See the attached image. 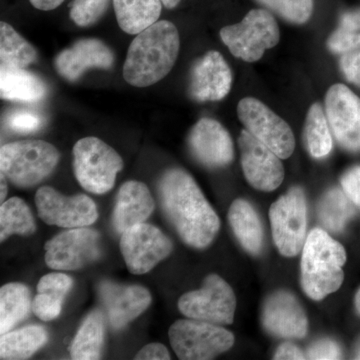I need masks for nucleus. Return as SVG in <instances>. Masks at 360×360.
Segmentation results:
<instances>
[{"label":"nucleus","instance_id":"f257e3e1","mask_svg":"<svg viewBox=\"0 0 360 360\" xmlns=\"http://www.w3.org/2000/svg\"><path fill=\"white\" fill-rule=\"evenodd\" d=\"M163 212L180 238L191 248H207L220 229V220L200 187L184 170H167L160 180Z\"/></svg>","mask_w":360,"mask_h":360},{"label":"nucleus","instance_id":"f03ea898","mask_svg":"<svg viewBox=\"0 0 360 360\" xmlns=\"http://www.w3.org/2000/svg\"><path fill=\"white\" fill-rule=\"evenodd\" d=\"M179 30L167 20L156 21L132 40L123 77L132 86L146 87L167 77L179 53Z\"/></svg>","mask_w":360,"mask_h":360},{"label":"nucleus","instance_id":"7ed1b4c3","mask_svg":"<svg viewBox=\"0 0 360 360\" xmlns=\"http://www.w3.org/2000/svg\"><path fill=\"white\" fill-rule=\"evenodd\" d=\"M300 283L305 295L321 300L340 290L345 279L342 266L347 251L338 241L321 229L309 232L302 248Z\"/></svg>","mask_w":360,"mask_h":360},{"label":"nucleus","instance_id":"20e7f679","mask_svg":"<svg viewBox=\"0 0 360 360\" xmlns=\"http://www.w3.org/2000/svg\"><path fill=\"white\" fill-rule=\"evenodd\" d=\"M56 146L44 141L11 142L0 149L1 174L18 187L37 186L58 165Z\"/></svg>","mask_w":360,"mask_h":360},{"label":"nucleus","instance_id":"39448f33","mask_svg":"<svg viewBox=\"0 0 360 360\" xmlns=\"http://www.w3.org/2000/svg\"><path fill=\"white\" fill-rule=\"evenodd\" d=\"M73 167L80 186L94 194H104L115 186L123 168L120 155L97 137H85L73 148Z\"/></svg>","mask_w":360,"mask_h":360},{"label":"nucleus","instance_id":"423d86ee","mask_svg":"<svg viewBox=\"0 0 360 360\" xmlns=\"http://www.w3.org/2000/svg\"><path fill=\"white\" fill-rule=\"evenodd\" d=\"M220 37L236 58L255 63L267 49L279 41V28L276 18L265 9H252L243 21L225 26Z\"/></svg>","mask_w":360,"mask_h":360},{"label":"nucleus","instance_id":"0eeeda50","mask_svg":"<svg viewBox=\"0 0 360 360\" xmlns=\"http://www.w3.org/2000/svg\"><path fill=\"white\" fill-rule=\"evenodd\" d=\"M170 345L182 360L213 359L233 347L234 335L219 324L180 319L169 328Z\"/></svg>","mask_w":360,"mask_h":360},{"label":"nucleus","instance_id":"6e6552de","mask_svg":"<svg viewBox=\"0 0 360 360\" xmlns=\"http://www.w3.org/2000/svg\"><path fill=\"white\" fill-rule=\"evenodd\" d=\"M269 219L277 250L283 257H296L307 238V198L302 187H291L272 203Z\"/></svg>","mask_w":360,"mask_h":360},{"label":"nucleus","instance_id":"1a4fd4ad","mask_svg":"<svg viewBox=\"0 0 360 360\" xmlns=\"http://www.w3.org/2000/svg\"><path fill=\"white\" fill-rule=\"evenodd\" d=\"M179 309L182 314L195 321L219 326L231 324L236 314V297L224 278L210 274L200 290L189 291L179 298Z\"/></svg>","mask_w":360,"mask_h":360},{"label":"nucleus","instance_id":"9d476101","mask_svg":"<svg viewBox=\"0 0 360 360\" xmlns=\"http://www.w3.org/2000/svg\"><path fill=\"white\" fill-rule=\"evenodd\" d=\"M239 120L255 139L276 153L281 160L290 158L295 139L288 122L255 97H245L238 105Z\"/></svg>","mask_w":360,"mask_h":360},{"label":"nucleus","instance_id":"9b49d317","mask_svg":"<svg viewBox=\"0 0 360 360\" xmlns=\"http://www.w3.org/2000/svg\"><path fill=\"white\" fill-rule=\"evenodd\" d=\"M174 250L172 240L158 227L139 224L123 232L120 250L132 274H146Z\"/></svg>","mask_w":360,"mask_h":360},{"label":"nucleus","instance_id":"f8f14e48","mask_svg":"<svg viewBox=\"0 0 360 360\" xmlns=\"http://www.w3.org/2000/svg\"><path fill=\"white\" fill-rule=\"evenodd\" d=\"M35 203L40 219L49 225L77 229L89 226L98 219L96 203L85 194L65 196L44 186L35 194Z\"/></svg>","mask_w":360,"mask_h":360},{"label":"nucleus","instance_id":"ddd939ff","mask_svg":"<svg viewBox=\"0 0 360 360\" xmlns=\"http://www.w3.org/2000/svg\"><path fill=\"white\" fill-rule=\"evenodd\" d=\"M99 239L98 232L84 227L63 232L45 243V264L56 270L86 266L101 257Z\"/></svg>","mask_w":360,"mask_h":360},{"label":"nucleus","instance_id":"4468645a","mask_svg":"<svg viewBox=\"0 0 360 360\" xmlns=\"http://www.w3.org/2000/svg\"><path fill=\"white\" fill-rule=\"evenodd\" d=\"M243 174L251 186L262 191H274L284 179L281 158L245 129L238 139Z\"/></svg>","mask_w":360,"mask_h":360},{"label":"nucleus","instance_id":"2eb2a0df","mask_svg":"<svg viewBox=\"0 0 360 360\" xmlns=\"http://www.w3.org/2000/svg\"><path fill=\"white\" fill-rule=\"evenodd\" d=\"M326 115L336 141L349 151L360 150V98L345 84H335L326 96Z\"/></svg>","mask_w":360,"mask_h":360},{"label":"nucleus","instance_id":"dca6fc26","mask_svg":"<svg viewBox=\"0 0 360 360\" xmlns=\"http://www.w3.org/2000/svg\"><path fill=\"white\" fill-rule=\"evenodd\" d=\"M262 326L269 335L281 338H303L309 321L292 293L279 290L266 298L262 309Z\"/></svg>","mask_w":360,"mask_h":360},{"label":"nucleus","instance_id":"f3484780","mask_svg":"<svg viewBox=\"0 0 360 360\" xmlns=\"http://www.w3.org/2000/svg\"><path fill=\"white\" fill-rule=\"evenodd\" d=\"M189 148L196 160L210 168L224 167L234 158L233 142L224 125L212 118H201L188 136Z\"/></svg>","mask_w":360,"mask_h":360},{"label":"nucleus","instance_id":"a211bd4d","mask_svg":"<svg viewBox=\"0 0 360 360\" xmlns=\"http://www.w3.org/2000/svg\"><path fill=\"white\" fill-rule=\"evenodd\" d=\"M231 68L217 51H208L191 70L189 92L196 101H219L231 89Z\"/></svg>","mask_w":360,"mask_h":360},{"label":"nucleus","instance_id":"6ab92c4d","mask_svg":"<svg viewBox=\"0 0 360 360\" xmlns=\"http://www.w3.org/2000/svg\"><path fill=\"white\" fill-rule=\"evenodd\" d=\"M113 63L115 56L108 45L99 39H84L58 53L54 66L60 77L75 82L85 71L92 68L108 70Z\"/></svg>","mask_w":360,"mask_h":360},{"label":"nucleus","instance_id":"aec40b11","mask_svg":"<svg viewBox=\"0 0 360 360\" xmlns=\"http://www.w3.org/2000/svg\"><path fill=\"white\" fill-rule=\"evenodd\" d=\"M99 295L110 326L115 329L127 326L146 311L151 303L150 293L141 285H120L104 281L99 285Z\"/></svg>","mask_w":360,"mask_h":360},{"label":"nucleus","instance_id":"412c9836","mask_svg":"<svg viewBox=\"0 0 360 360\" xmlns=\"http://www.w3.org/2000/svg\"><path fill=\"white\" fill-rule=\"evenodd\" d=\"M155 202L148 187L141 181L125 182L120 191L112 214L115 231L123 233L134 225L143 224L155 210Z\"/></svg>","mask_w":360,"mask_h":360},{"label":"nucleus","instance_id":"4be33fe9","mask_svg":"<svg viewBox=\"0 0 360 360\" xmlns=\"http://www.w3.org/2000/svg\"><path fill=\"white\" fill-rule=\"evenodd\" d=\"M44 80L25 68L1 65L0 96L2 99L18 103H37L46 96Z\"/></svg>","mask_w":360,"mask_h":360},{"label":"nucleus","instance_id":"5701e85b","mask_svg":"<svg viewBox=\"0 0 360 360\" xmlns=\"http://www.w3.org/2000/svg\"><path fill=\"white\" fill-rule=\"evenodd\" d=\"M227 217L245 250L252 255H259L264 246V229L255 207L245 200H234Z\"/></svg>","mask_w":360,"mask_h":360},{"label":"nucleus","instance_id":"b1692460","mask_svg":"<svg viewBox=\"0 0 360 360\" xmlns=\"http://www.w3.org/2000/svg\"><path fill=\"white\" fill-rule=\"evenodd\" d=\"M72 284V279L66 274H49L42 276L37 284V295L32 300L33 314L44 321L58 319Z\"/></svg>","mask_w":360,"mask_h":360},{"label":"nucleus","instance_id":"393cba45","mask_svg":"<svg viewBox=\"0 0 360 360\" xmlns=\"http://www.w3.org/2000/svg\"><path fill=\"white\" fill-rule=\"evenodd\" d=\"M116 20L123 32L139 34L160 18L161 0H113Z\"/></svg>","mask_w":360,"mask_h":360},{"label":"nucleus","instance_id":"a878e982","mask_svg":"<svg viewBox=\"0 0 360 360\" xmlns=\"http://www.w3.org/2000/svg\"><path fill=\"white\" fill-rule=\"evenodd\" d=\"M32 309V295L22 283H7L0 290V333H9Z\"/></svg>","mask_w":360,"mask_h":360},{"label":"nucleus","instance_id":"bb28decb","mask_svg":"<svg viewBox=\"0 0 360 360\" xmlns=\"http://www.w3.org/2000/svg\"><path fill=\"white\" fill-rule=\"evenodd\" d=\"M105 333L103 314L94 310L87 315L71 343L70 352L72 359L94 360L101 357Z\"/></svg>","mask_w":360,"mask_h":360},{"label":"nucleus","instance_id":"cd10ccee","mask_svg":"<svg viewBox=\"0 0 360 360\" xmlns=\"http://www.w3.org/2000/svg\"><path fill=\"white\" fill-rule=\"evenodd\" d=\"M49 340L42 326H27L20 330L6 333L0 340V359L2 360L27 359L44 347Z\"/></svg>","mask_w":360,"mask_h":360},{"label":"nucleus","instance_id":"c85d7f7f","mask_svg":"<svg viewBox=\"0 0 360 360\" xmlns=\"http://www.w3.org/2000/svg\"><path fill=\"white\" fill-rule=\"evenodd\" d=\"M303 139L305 148L312 158H326L333 149L331 129L323 108L319 103L310 106L305 118Z\"/></svg>","mask_w":360,"mask_h":360},{"label":"nucleus","instance_id":"c756f323","mask_svg":"<svg viewBox=\"0 0 360 360\" xmlns=\"http://www.w3.org/2000/svg\"><path fill=\"white\" fill-rule=\"evenodd\" d=\"M37 231L32 210L20 198H11L0 206V240L13 234L30 236Z\"/></svg>","mask_w":360,"mask_h":360},{"label":"nucleus","instance_id":"7c9ffc66","mask_svg":"<svg viewBox=\"0 0 360 360\" xmlns=\"http://www.w3.org/2000/svg\"><path fill=\"white\" fill-rule=\"evenodd\" d=\"M37 58V51L13 26L0 23V60L1 65L26 68Z\"/></svg>","mask_w":360,"mask_h":360},{"label":"nucleus","instance_id":"2f4dec72","mask_svg":"<svg viewBox=\"0 0 360 360\" xmlns=\"http://www.w3.org/2000/svg\"><path fill=\"white\" fill-rule=\"evenodd\" d=\"M352 201L348 198L345 191L340 188H333L323 194L317 214L324 227L330 231L338 232L345 229L348 220L354 214Z\"/></svg>","mask_w":360,"mask_h":360},{"label":"nucleus","instance_id":"473e14b6","mask_svg":"<svg viewBox=\"0 0 360 360\" xmlns=\"http://www.w3.org/2000/svg\"><path fill=\"white\" fill-rule=\"evenodd\" d=\"M329 51L345 54L360 47V8L342 14L340 25L328 39Z\"/></svg>","mask_w":360,"mask_h":360},{"label":"nucleus","instance_id":"72a5a7b5","mask_svg":"<svg viewBox=\"0 0 360 360\" xmlns=\"http://www.w3.org/2000/svg\"><path fill=\"white\" fill-rule=\"evenodd\" d=\"M258 4L278 14L283 20L303 25L311 18L314 0H257Z\"/></svg>","mask_w":360,"mask_h":360},{"label":"nucleus","instance_id":"f704fd0d","mask_svg":"<svg viewBox=\"0 0 360 360\" xmlns=\"http://www.w3.org/2000/svg\"><path fill=\"white\" fill-rule=\"evenodd\" d=\"M110 0H73L70 4V18L80 27L94 25L103 18Z\"/></svg>","mask_w":360,"mask_h":360},{"label":"nucleus","instance_id":"c9c22d12","mask_svg":"<svg viewBox=\"0 0 360 360\" xmlns=\"http://www.w3.org/2000/svg\"><path fill=\"white\" fill-rule=\"evenodd\" d=\"M6 127L18 134H32L37 131L42 124V120L37 113L27 110L13 111L7 115Z\"/></svg>","mask_w":360,"mask_h":360},{"label":"nucleus","instance_id":"e433bc0d","mask_svg":"<svg viewBox=\"0 0 360 360\" xmlns=\"http://www.w3.org/2000/svg\"><path fill=\"white\" fill-rule=\"evenodd\" d=\"M305 355H307V359H340L342 357V352L335 340L326 338V340H321L312 343Z\"/></svg>","mask_w":360,"mask_h":360},{"label":"nucleus","instance_id":"4c0bfd02","mask_svg":"<svg viewBox=\"0 0 360 360\" xmlns=\"http://www.w3.org/2000/svg\"><path fill=\"white\" fill-rule=\"evenodd\" d=\"M340 65L348 82L360 87V49L343 54Z\"/></svg>","mask_w":360,"mask_h":360},{"label":"nucleus","instance_id":"58836bf2","mask_svg":"<svg viewBox=\"0 0 360 360\" xmlns=\"http://www.w3.org/2000/svg\"><path fill=\"white\" fill-rule=\"evenodd\" d=\"M342 191L354 205L360 208V167L348 169L340 179Z\"/></svg>","mask_w":360,"mask_h":360},{"label":"nucleus","instance_id":"ea45409f","mask_svg":"<svg viewBox=\"0 0 360 360\" xmlns=\"http://www.w3.org/2000/svg\"><path fill=\"white\" fill-rule=\"evenodd\" d=\"M134 359L168 360L170 359V354L165 345H160V343H150V345L142 347L139 354L135 355Z\"/></svg>","mask_w":360,"mask_h":360},{"label":"nucleus","instance_id":"a19ab883","mask_svg":"<svg viewBox=\"0 0 360 360\" xmlns=\"http://www.w3.org/2000/svg\"><path fill=\"white\" fill-rule=\"evenodd\" d=\"M274 359H307V355L300 347L288 341V342H283V345H279L274 354Z\"/></svg>","mask_w":360,"mask_h":360},{"label":"nucleus","instance_id":"79ce46f5","mask_svg":"<svg viewBox=\"0 0 360 360\" xmlns=\"http://www.w3.org/2000/svg\"><path fill=\"white\" fill-rule=\"evenodd\" d=\"M30 1L35 8L39 11H49L58 8L65 0H30Z\"/></svg>","mask_w":360,"mask_h":360},{"label":"nucleus","instance_id":"37998d69","mask_svg":"<svg viewBox=\"0 0 360 360\" xmlns=\"http://www.w3.org/2000/svg\"><path fill=\"white\" fill-rule=\"evenodd\" d=\"M6 179V175L1 174V193H0V200H1V203L4 202V198H6L7 194V184Z\"/></svg>","mask_w":360,"mask_h":360},{"label":"nucleus","instance_id":"c03bdc74","mask_svg":"<svg viewBox=\"0 0 360 360\" xmlns=\"http://www.w3.org/2000/svg\"><path fill=\"white\" fill-rule=\"evenodd\" d=\"M161 2L167 8L172 9L179 6L180 0H161Z\"/></svg>","mask_w":360,"mask_h":360},{"label":"nucleus","instance_id":"a18cd8bd","mask_svg":"<svg viewBox=\"0 0 360 360\" xmlns=\"http://www.w3.org/2000/svg\"><path fill=\"white\" fill-rule=\"evenodd\" d=\"M354 304L357 314L360 315V288L357 291L356 295H355Z\"/></svg>","mask_w":360,"mask_h":360},{"label":"nucleus","instance_id":"49530a36","mask_svg":"<svg viewBox=\"0 0 360 360\" xmlns=\"http://www.w3.org/2000/svg\"><path fill=\"white\" fill-rule=\"evenodd\" d=\"M355 359H360V340L357 343L356 349H355Z\"/></svg>","mask_w":360,"mask_h":360}]
</instances>
